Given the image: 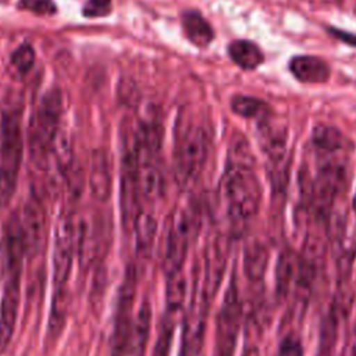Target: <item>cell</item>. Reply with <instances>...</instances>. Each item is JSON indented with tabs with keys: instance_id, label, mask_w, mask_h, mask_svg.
Here are the masks:
<instances>
[{
	"instance_id": "1",
	"label": "cell",
	"mask_w": 356,
	"mask_h": 356,
	"mask_svg": "<svg viewBox=\"0 0 356 356\" xmlns=\"http://www.w3.org/2000/svg\"><path fill=\"white\" fill-rule=\"evenodd\" d=\"M220 196L229 221L235 225L248 222L259 211L261 186L254 171L253 154L243 138L234 139L228 150Z\"/></svg>"
},
{
	"instance_id": "2",
	"label": "cell",
	"mask_w": 356,
	"mask_h": 356,
	"mask_svg": "<svg viewBox=\"0 0 356 356\" xmlns=\"http://www.w3.org/2000/svg\"><path fill=\"white\" fill-rule=\"evenodd\" d=\"M209 154V135L197 124L182 121L177 125L172 170L178 185L184 189L192 186L203 172Z\"/></svg>"
},
{
	"instance_id": "3",
	"label": "cell",
	"mask_w": 356,
	"mask_h": 356,
	"mask_svg": "<svg viewBox=\"0 0 356 356\" xmlns=\"http://www.w3.org/2000/svg\"><path fill=\"white\" fill-rule=\"evenodd\" d=\"M63 96L58 89L47 90L36 104L28 129V145L33 161L44 168L60 134Z\"/></svg>"
},
{
	"instance_id": "4",
	"label": "cell",
	"mask_w": 356,
	"mask_h": 356,
	"mask_svg": "<svg viewBox=\"0 0 356 356\" xmlns=\"http://www.w3.org/2000/svg\"><path fill=\"white\" fill-rule=\"evenodd\" d=\"M24 157V132L19 114L6 111L0 124V207L13 199Z\"/></svg>"
},
{
	"instance_id": "5",
	"label": "cell",
	"mask_w": 356,
	"mask_h": 356,
	"mask_svg": "<svg viewBox=\"0 0 356 356\" xmlns=\"http://www.w3.org/2000/svg\"><path fill=\"white\" fill-rule=\"evenodd\" d=\"M110 217L97 209L75 217V253L82 268L96 264L107 252L111 241Z\"/></svg>"
},
{
	"instance_id": "6",
	"label": "cell",
	"mask_w": 356,
	"mask_h": 356,
	"mask_svg": "<svg viewBox=\"0 0 356 356\" xmlns=\"http://www.w3.org/2000/svg\"><path fill=\"white\" fill-rule=\"evenodd\" d=\"M121 146V172H120V209L121 221L125 229L132 231L134 222L140 207V191L138 182V163L134 128H125Z\"/></svg>"
},
{
	"instance_id": "7",
	"label": "cell",
	"mask_w": 356,
	"mask_h": 356,
	"mask_svg": "<svg viewBox=\"0 0 356 356\" xmlns=\"http://www.w3.org/2000/svg\"><path fill=\"white\" fill-rule=\"evenodd\" d=\"M138 286V270L129 264L125 270L122 284L118 291L114 327L111 334V356H125L132 346V305Z\"/></svg>"
},
{
	"instance_id": "8",
	"label": "cell",
	"mask_w": 356,
	"mask_h": 356,
	"mask_svg": "<svg viewBox=\"0 0 356 356\" xmlns=\"http://www.w3.org/2000/svg\"><path fill=\"white\" fill-rule=\"evenodd\" d=\"M229 242L222 235H216L204 250L203 273L196 281V295L207 307H210L220 288L227 268Z\"/></svg>"
},
{
	"instance_id": "9",
	"label": "cell",
	"mask_w": 356,
	"mask_h": 356,
	"mask_svg": "<svg viewBox=\"0 0 356 356\" xmlns=\"http://www.w3.org/2000/svg\"><path fill=\"white\" fill-rule=\"evenodd\" d=\"M75 256V216L61 213L54 229L53 248V291L68 289V278Z\"/></svg>"
},
{
	"instance_id": "10",
	"label": "cell",
	"mask_w": 356,
	"mask_h": 356,
	"mask_svg": "<svg viewBox=\"0 0 356 356\" xmlns=\"http://www.w3.org/2000/svg\"><path fill=\"white\" fill-rule=\"evenodd\" d=\"M242 314V303L239 298V289L235 280H231L220 312L217 317L216 328V352L217 356H232L236 345L239 321Z\"/></svg>"
},
{
	"instance_id": "11",
	"label": "cell",
	"mask_w": 356,
	"mask_h": 356,
	"mask_svg": "<svg viewBox=\"0 0 356 356\" xmlns=\"http://www.w3.org/2000/svg\"><path fill=\"white\" fill-rule=\"evenodd\" d=\"M28 254L25 234L19 213L14 211L7 218L1 236V266L3 277L22 275L24 260Z\"/></svg>"
},
{
	"instance_id": "12",
	"label": "cell",
	"mask_w": 356,
	"mask_h": 356,
	"mask_svg": "<svg viewBox=\"0 0 356 356\" xmlns=\"http://www.w3.org/2000/svg\"><path fill=\"white\" fill-rule=\"evenodd\" d=\"M21 299V275H6L0 300V355L8 348L17 325Z\"/></svg>"
},
{
	"instance_id": "13",
	"label": "cell",
	"mask_w": 356,
	"mask_h": 356,
	"mask_svg": "<svg viewBox=\"0 0 356 356\" xmlns=\"http://www.w3.org/2000/svg\"><path fill=\"white\" fill-rule=\"evenodd\" d=\"M209 307L193 295L191 309L184 321L179 356H197L204 341L206 314Z\"/></svg>"
},
{
	"instance_id": "14",
	"label": "cell",
	"mask_w": 356,
	"mask_h": 356,
	"mask_svg": "<svg viewBox=\"0 0 356 356\" xmlns=\"http://www.w3.org/2000/svg\"><path fill=\"white\" fill-rule=\"evenodd\" d=\"M89 191L95 200L107 202L113 191V167L104 149H95L89 161Z\"/></svg>"
},
{
	"instance_id": "15",
	"label": "cell",
	"mask_w": 356,
	"mask_h": 356,
	"mask_svg": "<svg viewBox=\"0 0 356 356\" xmlns=\"http://www.w3.org/2000/svg\"><path fill=\"white\" fill-rule=\"evenodd\" d=\"M19 217L25 234L28 254H33L42 248L46 235V211L42 202L32 196L25 203Z\"/></svg>"
},
{
	"instance_id": "16",
	"label": "cell",
	"mask_w": 356,
	"mask_h": 356,
	"mask_svg": "<svg viewBox=\"0 0 356 356\" xmlns=\"http://www.w3.org/2000/svg\"><path fill=\"white\" fill-rule=\"evenodd\" d=\"M257 138L261 150L271 164H280L286 154V127L274 121L270 115L257 124Z\"/></svg>"
},
{
	"instance_id": "17",
	"label": "cell",
	"mask_w": 356,
	"mask_h": 356,
	"mask_svg": "<svg viewBox=\"0 0 356 356\" xmlns=\"http://www.w3.org/2000/svg\"><path fill=\"white\" fill-rule=\"evenodd\" d=\"M270 261V249L260 239H252L243 249V274L250 282H261Z\"/></svg>"
},
{
	"instance_id": "18",
	"label": "cell",
	"mask_w": 356,
	"mask_h": 356,
	"mask_svg": "<svg viewBox=\"0 0 356 356\" xmlns=\"http://www.w3.org/2000/svg\"><path fill=\"white\" fill-rule=\"evenodd\" d=\"M292 75L305 83H323L330 78L328 64L314 56H296L289 63Z\"/></svg>"
},
{
	"instance_id": "19",
	"label": "cell",
	"mask_w": 356,
	"mask_h": 356,
	"mask_svg": "<svg viewBox=\"0 0 356 356\" xmlns=\"http://www.w3.org/2000/svg\"><path fill=\"white\" fill-rule=\"evenodd\" d=\"M310 140L317 153H346L350 149L349 139L339 129L330 125L314 127Z\"/></svg>"
},
{
	"instance_id": "20",
	"label": "cell",
	"mask_w": 356,
	"mask_h": 356,
	"mask_svg": "<svg viewBox=\"0 0 356 356\" xmlns=\"http://www.w3.org/2000/svg\"><path fill=\"white\" fill-rule=\"evenodd\" d=\"M132 232L135 236V249L138 256L149 257L157 235V221L149 211L140 210L135 218Z\"/></svg>"
},
{
	"instance_id": "21",
	"label": "cell",
	"mask_w": 356,
	"mask_h": 356,
	"mask_svg": "<svg viewBox=\"0 0 356 356\" xmlns=\"http://www.w3.org/2000/svg\"><path fill=\"white\" fill-rule=\"evenodd\" d=\"M298 274V256L289 248L280 252L275 264V292L280 298H285L295 285Z\"/></svg>"
},
{
	"instance_id": "22",
	"label": "cell",
	"mask_w": 356,
	"mask_h": 356,
	"mask_svg": "<svg viewBox=\"0 0 356 356\" xmlns=\"http://www.w3.org/2000/svg\"><path fill=\"white\" fill-rule=\"evenodd\" d=\"M182 28L188 40L197 47H207L214 38L211 25L196 10H189L182 14Z\"/></svg>"
},
{
	"instance_id": "23",
	"label": "cell",
	"mask_w": 356,
	"mask_h": 356,
	"mask_svg": "<svg viewBox=\"0 0 356 356\" xmlns=\"http://www.w3.org/2000/svg\"><path fill=\"white\" fill-rule=\"evenodd\" d=\"M228 54L231 60L242 70H254L264 60L260 47L246 39H236L231 42L228 46Z\"/></svg>"
},
{
	"instance_id": "24",
	"label": "cell",
	"mask_w": 356,
	"mask_h": 356,
	"mask_svg": "<svg viewBox=\"0 0 356 356\" xmlns=\"http://www.w3.org/2000/svg\"><path fill=\"white\" fill-rule=\"evenodd\" d=\"M186 278L182 274V270L167 274L165 281V309L168 314L181 313L185 305L186 298Z\"/></svg>"
},
{
	"instance_id": "25",
	"label": "cell",
	"mask_w": 356,
	"mask_h": 356,
	"mask_svg": "<svg viewBox=\"0 0 356 356\" xmlns=\"http://www.w3.org/2000/svg\"><path fill=\"white\" fill-rule=\"evenodd\" d=\"M231 108L235 114L245 117V118H256L263 120L271 114L270 107L263 100L253 97V96H245L238 95L232 97L231 100Z\"/></svg>"
},
{
	"instance_id": "26",
	"label": "cell",
	"mask_w": 356,
	"mask_h": 356,
	"mask_svg": "<svg viewBox=\"0 0 356 356\" xmlns=\"http://www.w3.org/2000/svg\"><path fill=\"white\" fill-rule=\"evenodd\" d=\"M150 320H152V307L147 300H143L136 318L134 320V331H132V346L136 349H143L150 331Z\"/></svg>"
},
{
	"instance_id": "27",
	"label": "cell",
	"mask_w": 356,
	"mask_h": 356,
	"mask_svg": "<svg viewBox=\"0 0 356 356\" xmlns=\"http://www.w3.org/2000/svg\"><path fill=\"white\" fill-rule=\"evenodd\" d=\"M35 64V50L29 43L19 44L11 53V65L19 74H26Z\"/></svg>"
},
{
	"instance_id": "28",
	"label": "cell",
	"mask_w": 356,
	"mask_h": 356,
	"mask_svg": "<svg viewBox=\"0 0 356 356\" xmlns=\"http://www.w3.org/2000/svg\"><path fill=\"white\" fill-rule=\"evenodd\" d=\"M172 337H174L172 325L170 324V321H164L159 332V337L156 339V343L153 346L152 356H170Z\"/></svg>"
},
{
	"instance_id": "29",
	"label": "cell",
	"mask_w": 356,
	"mask_h": 356,
	"mask_svg": "<svg viewBox=\"0 0 356 356\" xmlns=\"http://www.w3.org/2000/svg\"><path fill=\"white\" fill-rule=\"evenodd\" d=\"M277 356H303V346L300 339L293 334L284 337L280 342Z\"/></svg>"
},
{
	"instance_id": "30",
	"label": "cell",
	"mask_w": 356,
	"mask_h": 356,
	"mask_svg": "<svg viewBox=\"0 0 356 356\" xmlns=\"http://www.w3.org/2000/svg\"><path fill=\"white\" fill-rule=\"evenodd\" d=\"M111 0H88L83 6V14L90 18L103 17L110 13Z\"/></svg>"
},
{
	"instance_id": "31",
	"label": "cell",
	"mask_w": 356,
	"mask_h": 356,
	"mask_svg": "<svg viewBox=\"0 0 356 356\" xmlns=\"http://www.w3.org/2000/svg\"><path fill=\"white\" fill-rule=\"evenodd\" d=\"M19 7L35 14H53L56 11L53 0H21Z\"/></svg>"
},
{
	"instance_id": "32",
	"label": "cell",
	"mask_w": 356,
	"mask_h": 356,
	"mask_svg": "<svg viewBox=\"0 0 356 356\" xmlns=\"http://www.w3.org/2000/svg\"><path fill=\"white\" fill-rule=\"evenodd\" d=\"M242 356H261V353H260V350H259L257 346H248V348L243 350Z\"/></svg>"
},
{
	"instance_id": "33",
	"label": "cell",
	"mask_w": 356,
	"mask_h": 356,
	"mask_svg": "<svg viewBox=\"0 0 356 356\" xmlns=\"http://www.w3.org/2000/svg\"><path fill=\"white\" fill-rule=\"evenodd\" d=\"M353 353L356 356V328H355V342H353Z\"/></svg>"
},
{
	"instance_id": "34",
	"label": "cell",
	"mask_w": 356,
	"mask_h": 356,
	"mask_svg": "<svg viewBox=\"0 0 356 356\" xmlns=\"http://www.w3.org/2000/svg\"><path fill=\"white\" fill-rule=\"evenodd\" d=\"M353 210H355V216H356V196H355V202H353Z\"/></svg>"
}]
</instances>
